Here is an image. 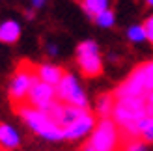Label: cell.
Instances as JSON below:
<instances>
[{"mask_svg": "<svg viewBox=\"0 0 153 151\" xmlns=\"http://www.w3.org/2000/svg\"><path fill=\"white\" fill-rule=\"evenodd\" d=\"M21 37V26L17 21H4L0 24V41L11 45Z\"/></svg>", "mask_w": 153, "mask_h": 151, "instance_id": "11", "label": "cell"}, {"mask_svg": "<svg viewBox=\"0 0 153 151\" xmlns=\"http://www.w3.org/2000/svg\"><path fill=\"white\" fill-rule=\"evenodd\" d=\"M49 54H56V47H54V45H49Z\"/></svg>", "mask_w": 153, "mask_h": 151, "instance_id": "23", "label": "cell"}, {"mask_svg": "<svg viewBox=\"0 0 153 151\" xmlns=\"http://www.w3.org/2000/svg\"><path fill=\"white\" fill-rule=\"evenodd\" d=\"M114 21H116V19H114V13L110 10H106V11H103L101 15H97V17H95V22H97L99 26H103V28H110L114 24Z\"/></svg>", "mask_w": 153, "mask_h": 151, "instance_id": "18", "label": "cell"}, {"mask_svg": "<svg viewBox=\"0 0 153 151\" xmlns=\"http://www.w3.org/2000/svg\"><path fill=\"white\" fill-rule=\"evenodd\" d=\"M127 37L131 39L133 43H140V41H144L146 39V32H144V28L142 26H131L129 28V32H127Z\"/></svg>", "mask_w": 153, "mask_h": 151, "instance_id": "19", "label": "cell"}, {"mask_svg": "<svg viewBox=\"0 0 153 151\" xmlns=\"http://www.w3.org/2000/svg\"><path fill=\"white\" fill-rule=\"evenodd\" d=\"M21 114V118L25 119V121L32 127V129L39 134V136H43L45 140H52V142H56V140H64V131L60 129V127L52 121V119L45 114V112L41 110H37L34 107H30L28 103L25 104H21L19 108H15Z\"/></svg>", "mask_w": 153, "mask_h": 151, "instance_id": "2", "label": "cell"}, {"mask_svg": "<svg viewBox=\"0 0 153 151\" xmlns=\"http://www.w3.org/2000/svg\"><path fill=\"white\" fill-rule=\"evenodd\" d=\"M65 71L58 65H51V64H43V65H37V78L45 84H49L52 88H56L60 82H62Z\"/></svg>", "mask_w": 153, "mask_h": 151, "instance_id": "10", "label": "cell"}, {"mask_svg": "<svg viewBox=\"0 0 153 151\" xmlns=\"http://www.w3.org/2000/svg\"><path fill=\"white\" fill-rule=\"evenodd\" d=\"M148 107H149L151 114H153V92H151V93H149V97H148Z\"/></svg>", "mask_w": 153, "mask_h": 151, "instance_id": "21", "label": "cell"}, {"mask_svg": "<svg viewBox=\"0 0 153 151\" xmlns=\"http://www.w3.org/2000/svg\"><path fill=\"white\" fill-rule=\"evenodd\" d=\"M43 4H45V0H32V6L34 7H41Z\"/></svg>", "mask_w": 153, "mask_h": 151, "instance_id": "22", "label": "cell"}, {"mask_svg": "<svg viewBox=\"0 0 153 151\" xmlns=\"http://www.w3.org/2000/svg\"><path fill=\"white\" fill-rule=\"evenodd\" d=\"M148 93L149 92L146 88V82H144L142 71H140V67H136V69L129 75V78L114 92V97H116V99H125V97H142V99H146Z\"/></svg>", "mask_w": 153, "mask_h": 151, "instance_id": "7", "label": "cell"}, {"mask_svg": "<svg viewBox=\"0 0 153 151\" xmlns=\"http://www.w3.org/2000/svg\"><path fill=\"white\" fill-rule=\"evenodd\" d=\"M37 80H39L37 78V65L22 60L11 78V84H10V99L15 108L25 104V101L30 95V90H32V86Z\"/></svg>", "mask_w": 153, "mask_h": 151, "instance_id": "1", "label": "cell"}, {"mask_svg": "<svg viewBox=\"0 0 153 151\" xmlns=\"http://www.w3.org/2000/svg\"><path fill=\"white\" fill-rule=\"evenodd\" d=\"M0 151H7V149H0Z\"/></svg>", "mask_w": 153, "mask_h": 151, "instance_id": "25", "label": "cell"}, {"mask_svg": "<svg viewBox=\"0 0 153 151\" xmlns=\"http://www.w3.org/2000/svg\"><path fill=\"white\" fill-rule=\"evenodd\" d=\"M54 97H56V88H52L49 84H45V82L37 80L32 86V90H30L28 104L34 107V108H37V110H41V112H45L52 103L56 101Z\"/></svg>", "mask_w": 153, "mask_h": 151, "instance_id": "8", "label": "cell"}, {"mask_svg": "<svg viewBox=\"0 0 153 151\" xmlns=\"http://www.w3.org/2000/svg\"><path fill=\"white\" fill-rule=\"evenodd\" d=\"M138 132L140 140L144 144H153V116H146L138 121Z\"/></svg>", "mask_w": 153, "mask_h": 151, "instance_id": "15", "label": "cell"}, {"mask_svg": "<svg viewBox=\"0 0 153 151\" xmlns=\"http://www.w3.org/2000/svg\"><path fill=\"white\" fill-rule=\"evenodd\" d=\"M84 112L88 110H82V108H76V107H71V104H65V103H60V101H54L51 107L45 110L52 121H54L62 131H65L67 127H71L79 118L84 116Z\"/></svg>", "mask_w": 153, "mask_h": 151, "instance_id": "6", "label": "cell"}, {"mask_svg": "<svg viewBox=\"0 0 153 151\" xmlns=\"http://www.w3.org/2000/svg\"><path fill=\"white\" fill-rule=\"evenodd\" d=\"M138 67H140V71H142V77H144V82H146L148 92L151 93L153 92V62L140 64Z\"/></svg>", "mask_w": 153, "mask_h": 151, "instance_id": "17", "label": "cell"}, {"mask_svg": "<svg viewBox=\"0 0 153 151\" xmlns=\"http://www.w3.org/2000/svg\"><path fill=\"white\" fill-rule=\"evenodd\" d=\"M146 146L140 138H125L121 140V151H146Z\"/></svg>", "mask_w": 153, "mask_h": 151, "instance_id": "16", "label": "cell"}, {"mask_svg": "<svg viewBox=\"0 0 153 151\" xmlns=\"http://www.w3.org/2000/svg\"><path fill=\"white\" fill-rule=\"evenodd\" d=\"M142 28H144V32H146V39L153 45V15H151V17H148L146 21H144Z\"/></svg>", "mask_w": 153, "mask_h": 151, "instance_id": "20", "label": "cell"}, {"mask_svg": "<svg viewBox=\"0 0 153 151\" xmlns=\"http://www.w3.org/2000/svg\"><path fill=\"white\" fill-rule=\"evenodd\" d=\"M146 4L148 6H153V0H146Z\"/></svg>", "mask_w": 153, "mask_h": 151, "instance_id": "24", "label": "cell"}, {"mask_svg": "<svg viewBox=\"0 0 153 151\" xmlns=\"http://www.w3.org/2000/svg\"><path fill=\"white\" fill-rule=\"evenodd\" d=\"M91 129H95V118L90 112H84L82 118H79L71 127H67L64 131V140H79L86 136Z\"/></svg>", "mask_w": 153, "mask_h": 151, "instance_id": "9", "label": "cell"}, {"mask_svg": "<svg viewBox=\"0 0 153 151\" xmlns=\"http://www.w3.org/2000/svg\"><path fill=\"white\" fill-rule=\"evenodd\" d=\"M114 107H116V97H114V93H105L97 99V114L101 116V119L112 116Z\"/></svg>", "mask_w": 153, "mask_h": 151, "instance_id": "13", "label": "cell"}, {"mask_svg": "<svg viewBox=\"0 0 153 151\" xmlns=\"http://www.w3.org/2000/svg\"><path fill=\"white\" fill-rule=\"evenodd\" d=\"M88 142L95 151H118L121 147V134L118 131L116 121L110 118L101 119L95 125L91 138Z\"/></svg>", "mask_w": 153, "mask_h": 151, "instance_id": "3", "label": "cell"}, {"mask_svg": "<svg viewBox=\"0 0 153 151\" xmlns=\"http://www.w3.org/2000/svg\"><path fill=\"white\" fill-rule=\"evenodd\" d=\"M82 7L90 17H97L103 11L108 10V0H82Z\"/></svg>", "mask_w": 153, "mask_h": 151, "instance_id": "14", "label": "cell"}, {"mask_svg": "<svg viewBox=\"0 0 153 151\" xmlns=\"http://www.w3.org/2000/svg\"><path fill=\"white\" fill-rule=\"evenodd\" d=\"M56 95H58V99L62 103H65V104H71V107L82 108V110L88 108L86 95H84L82 88L79 86V82H76V78L73 77L71 73L64 75L62 82L56 86Z\"/></svg>", "mask_w": 153, "mask_h": 151, "instance_id": "5", "label": "cell"}, {"mask_svg": "<svg viewBox=\"0 0 153 151\" xmlns=\"http://www.w3.org/2000/svg\"><path fill=\"white\" fill-rule=\"evenodd\" d=\"M76 56H79L76 60H79V67L84 77L94 78L103 73V62L95 41H82L76 49Z\"/></svg>", "mask_w": 153, "mask_h": 151, "instance_id": "4", "label": "cell"}, {"mask_svg": "<svg viewBox=\"0 0 153 151\" xmlns=\"http://www.w3.org/2000/svg\"><path fill=\"white\" fill-rule=\"evenodd\" d=\"M0 146L6 149H13L19 146V134L17 131L7 123H0Z\"/></svg>", "mask_w": 153, "mask_h": 151, "instance_id": "12", "label": "cell"}]
</instances>
